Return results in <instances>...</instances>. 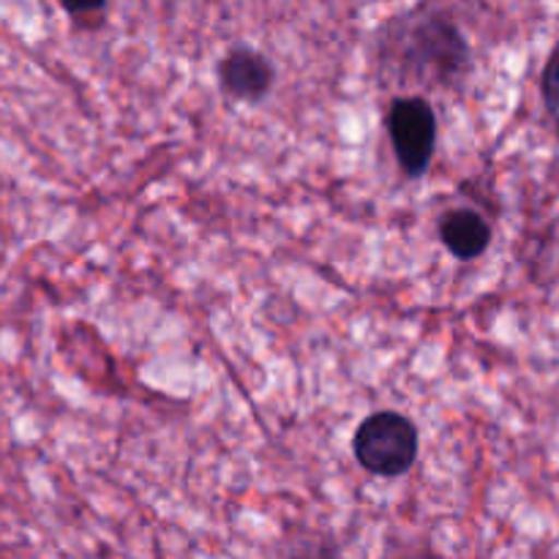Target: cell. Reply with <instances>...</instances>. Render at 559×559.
<instances>
[{"instance_id":"277c9868","label":"cell","mask_w":559,"mask_h":559,"mask_svg":"<svg viewBox=\"0 0 559 559\" xmlns=\"http://www.w3.org/2000/svg\"><path fill=\"white\" fill-rule=\"evenodd\" d=\"M222 87L240 102H260L273 85V66L265 55L254 49H233L218 66Z\"/></svg>"},{"instance_id":"6da1fadb","label":"cell","mask_w":559,"mask_h":559,"mask_svg":"<svg viewBox=\"0 0 559 559\" xmlns=\"http://www.w3.org/2000/svg\"><path fill=\"white\" fill-rule=\"evenodd\" d=\"M353 448L360 467L382 478H396L418 459V431L404 415L374 413L360 424Z\"/></svg>"},{"instance_id":"5b68a950","label":"cell","mask_w":559,"mask_h":559,"mask_svg":"<svg viewBox=\"0 0 559 559\" xmlns=\"http://www.w3.org/2000/svg\"><path fill=\"white\" fill-rule=\"evenodd\" d=\"M440 238L453 257L475 260V257H480L489 249L491 227L480 213L462 207V211L445 213L440 224Z\"/></svg>"},{"instance_id":"3957f363","label":"cell","mask_w":559,"mask_h":559,"mask_svg":"<svg viewBox=\"0 0 559 559\" xmlns=\"http://www.w3.org/2000/svg\"><path fill=\"white\" fill-rule=\"evenodd\" d=\"M388 134L404 173H424L437 145V118L431 104L420 96L396 98L388 112Z\"/></svg>"},{"instance_id":"7a4b0ae2","label":"cell","mask_w":559,"mask_h":559,"mask_svg":"<svg viewBox=\"0 0 559 559\" xmlns=\"http://www.w3.org/2000/svg\"><path fill=\"white\" fill-rule=\"evenodd\" d=\"M404 63L418 76L429 80H453L467 69V44L462 33L448 20H415L402 36Z\"/></svg>"},{"instance_id":"8992f818","label":"cell","mask_w":559,"mask_h":559,"mask_svg":"<svg viewBox=\"0 0 559 559\" xmlns=\"http://www.w3.org/2000/svg\"><path fill=\"white\" fill-rule=\"evenodd\" d=\"M540 87H544V102L546 109H549L551 120L557 123L559 129V44L555 47V52L549 55L544 69V80H540Z\"/></svg>"}]
</instances>
